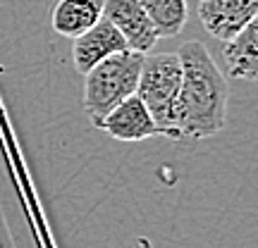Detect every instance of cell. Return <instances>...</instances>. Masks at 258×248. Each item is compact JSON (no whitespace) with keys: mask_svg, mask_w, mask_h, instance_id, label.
Wrapping results in <instances>:
<instances>
[{"mask_svg":"<svg viewBox=\"0 0 258 248\" xmlns=\"http://www.w3.org/2000/svg\"><path fill=\"white\" fill-rule=\"evenodd\" d=\"M120 50H129L120 31L112 27L108 19H98L91 29H86L84 34L74 36L72 46V60L79 74H86L93 64H98L108 55H115Z\"/></svg>","mask_w":258,"mask_h":248,"instance_id":"6","label":"cell"},{"mask_svg":"<svg viewBox=\"0 0 258 248\" xmlns=\"http://www.w3.org/2000/svg\"><path fill=\"white\" fill-rule=\"evenodd\" d=\"M103 17V0H57L50 24L60 36L74 38Z\"/></svg>","mask_w":258,"mask_h":248,"instance_id":"9","label":"cell"},{"mask_svg":"<svg viewBox=\"0 0 258 248\" xmlns=\"http://www.w3.org/2000/svg\"><path fill=\"white\" fill-rule=\"evenodd\" d=\"M182 86V64L177 53H156L144 55L139 72L137 96L153 117L158 136L182 138L177 124V103Z\"/></svg>","mask_w":258,"mask_h":248,"instance_id":"2","label":"cell"},{"mask_svg":"<svg viewBox=\"0 0 258 248\" xmlns=\"http://www.w3.org/2000/svg\"><path fill=\"white\" fill-rule=\"evenodd\" d=\"M98 129L117 141H144V138L158 136L153 117L148 115L146 105L141 103L137 93L117 103L105 117L101 120Z\"/></svg>","mask_w":258,"mask_h":248,"instance_id":"7","label":"cell"},{"mask_svg":"<svg viewBox=\"0 0 258 248\" xmlns=\"http://www.w3.org/2000/svg\"><path fill=\"white\" fill-rule=\"evenodd\" d=\"M258 27L256 19H251L246 27L241 29L237 36H232L230 41H225V67L230 76L244 79V81H256L258 79Z\"/></svg>","mask_w":258,"mask_h":248,"instance_id":"8","label":"cell"},{"mask_svg":"<svg viewBox=\"0 0 258 248\" xmlns=\"http://www.w3.org/2000/svg\"><path fill=\"white\" fill-rule=\"evenodd\" d=\"M141 64H144L141 53L120 50L93 64L84 74V110L93 127H98L117 103L137 93Z\"/></svg>","mask_w":258,"mask_h":248,"instance_id":"3","label":"cell"},{"mask_svg":"<svg viewBox=\"0 0 258 248\" xmlns=\"http://www.w3.org/2000/svg\"><path fill=\"white\" fill-rule=\"evenodd\" d=\"M182 64V86L177 103V124L182 138H211L227 122L230 86L220 67L201 41H186L177 50Z\"/></svg>","mask_w":258,"mask_h":248,"instance_id":"1","label":"cell"},{"mask_svg":"<svg viewBox=\"0 0 258 248\" xmlns=\"http://www.w3.org/2000/svg\"><path fill=\"white\" fill-rule=\"evenodd\" d=\"M103 19L120 31L129 50L146 55L156 46L158 34L139 0H103Z\"/></svg>","mask_w":258,"mask_h":248,"instance_id":"4","label":"cell"},{"mask_svg":"<svg viewBox=\"0 0 258 248\" xmlns=\"http://www.w3.org/2000/svg\"><path fill=\"white\" fill-rule=\"evenodd\" d=\"M258 0H199V19L218 41H230L256 19Z\"/></svg>","mask_w":258,"mask_h":248,"instance_id":"5","label":"cell"},{"mask_svg":"<svg viewBox=\"0 0 258 248\" xmlns=\"http://www.w3.org/2000/svg\"><path fill=\"white\" fill-rule=\"evenodd\" d=\"M139 5L148 15L158 38H172L182 34L189 17L186 0H139Z\"/></svg>","mask_w":258,"mask_h":248,"instance_id":"10","label":"cell"}]
</instances>
